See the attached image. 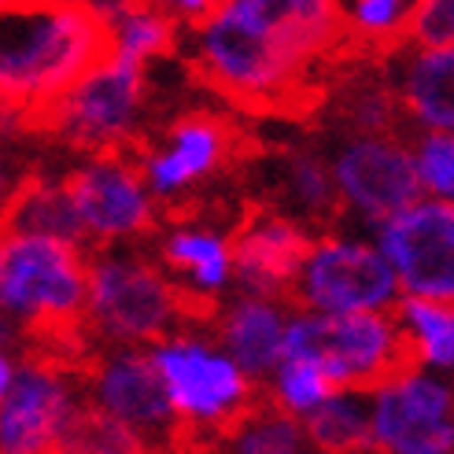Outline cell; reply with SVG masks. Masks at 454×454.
Returning a JSON list of instances; mask_svg holds the SVG:
<instances>
[{"label":"cell","mask_w":454,"mask_h":454,"mask_svg":"<svg viewBox=\"0 0 454 454\" xmlns=\"http://www.w3.org/2000/svg\"><path fill=\"white\" fill-rule=\"evenodd\" d=\"M82 399V362L22 348V366L0 399V454H49Z\"/></svg>","instance_id":"4fadbf2b"},{"label":"cell","mask_w":454,"mask_h":454,"mask_svg":"<svg viewBox=\"0 0 454 454\" xmlns=\"http://www.w3.org/2000/svg\"><path fill=\"white\" fill-rule=\"evenodd\" d=\"M89 8L104 22L111 56L148 67V71L159 63H174L181 56L185 30L159 8L145 4V0H89Z\"/></svg>","instance_id":"7402d4cb"},{"label":"cell","mask_w":454,"mask_h":454,"mask_svg":"<svg viewBox=\"0 0 454 454\" xmlns=\"http://www.w3.org/2000/svg\"><path fill=\"white\" fill-rule=\"evenodd\" d=\"M152 71L104 52L37 122V141L67 159L137 152L152 133Z\"/></svg>","instance_id":"8992f818"},{"label":"cell","mask_w":454,"mask_h":454,"mask_svg":"<svg viewBox=\"0 0 454 454\" xmlns=\"http://www.w3.org/2000/svg\"><path fill=\"white\" fill-rule=\"evenodd\" d=\"M317 104L325 107L336 133H384L403 122L388 67L373 56H355V67L344 71L333 67Z\"/></svg>","instance_id":"44dd1931"},{"label":"cell","mask_w":454,"mask_h":454,"mask_svg":"<svg viewBox=\"0 0 454 454\" xmlns=\"http://www.w3.org/2000/svg\"><path fill=\"white\" fill-rule=\"evenodd\" d=\"M262 388L266 399L292 418H307L314 406H322L333 392H340L322 373V366H314L307 358H281V366L262 380Z\"/></svg>","instance_id":"f1b7e54d"},{"label":"cell","mask_w":454,"mask_h":454,"mask_svg":"<svg viewBox=\"0 0 454 454\" xmlns=\"http://www.w3.org/2000/svg\"><path fill=\"white\" fill-rule=\"evenodd\" d=\"M344 56L336 0H222L181 37V67L244 119L314 107Z\"/></svg>","instance_id":"6da1fadb"},{"label":"cell","mask_w":454,"mask_h":454,"mask_svg":"<svg viewBox=\"0 0 454 454\" xmlns=\"http://www.w3.org/2000/svg\"><path fill=\"white\" fill-rule=\"evenodd\" d=\"M288 317H292L288 300L252 296V292H230V296L207 314L203 325L211 329V336L247 377L262 384L285 358Z\"/></svg>","instance_id":"ac0fdd59"},{"label":"cell","mask_w":454,"mask_h":454,"mask_svg":"<svg viewBox=\"0 0 454 454\" xmlns=\"http://www.w3.org/2000/svg\"><path fill=\"white\" fill-rule=\"evenodd\" d=\"M262 181H266L262 203L300 218L310 230H325V225L340 222V203H336V185H333L325 148L307 141L274 148L266 155Z\"/></svg>","instance_id":"d6986e66"},{"label":"cell","mask_w":454,"mask_h":454,"mask_svg":"<svg viewBox=\"0 0 454 454\" xmlns=\"http://www.w3.org/2000/svg\"><path fill=\"white\" fill-rule=\"evenodd\" d=\"M85 281L89 247L0 225V310L19 325L27 348L85 362Z\"/></svg>","instance_id":"3957f363"},{"label":"cell","mask_w":454,"mask_h":454,"mask_svg":"<svg viewBox=\"0 0 454 454\" xmlns=\"http://www.w3.org/2000/svg\"><path fill=\"white\" fill-rule=\"evenodd\" d=\"M303 433L310 447L322 454H355L373 447L370 436V395L366 392H333L322 406L303 418Z\"/></svg>","instance_id":"484cf974"},{"label":"cell","mask_w":454,"mask_h":454,"mask_svg":"<svg viewBox=\"0 0 454 454\" xmlns=\"http://www.w3.org/2000/svg\"><path fill=\"white\" fill-rule=\"evenodd\" d=\"M370 436L384 454H450L454 392L428 370H403L370 392Z\"/></svg>","instance_id":"2e32d148"},{"label":"cell","mask_w":454,"mask_h":454,"mask_svg":"<svg viewBox=\"0 0 454 454\" xmlns=\"http://www.w3.org/2000/svg\"><path fill=\"white\" fill-rule=\"evenodd\" d=\"M411 148L421 196H433L454 207V137H447V133H414Z\"/></svg>","instance_id":"f546056e"},{"label":"cell","mask_w":454,"mask_h":454,"mask_svg":"<svg viewBox=\"0 0 454 454\" xmlns=\"http://www.w3.org/2000/svg\"><path fill=\"white\" fill-rule=\"evenodd\" d=\"M145 4L159 8L167 19H174L181 30H189V27H196L200 19H207L222 0H145Z\"/></svg>","instance_id":"d6a6232c"},{"label":"cell","mask_w":454,"mask_h":454,"mask_svg":"<svg viewBox=\"0 0 454 454\" xmlns=\"http://www.w3.org/2000/svg\"><path fill=\"white\" fill-rule=\"evenodd\" d=\"M247 155L240 115L222 104L181 107L167 122L152 126L133 159L163 211L203 203L218 181H225Z\"/></svg>","instance_id":"52a82bcc"},{"label":"cell","mask_w":454,"mask_h":454,"mask_svg":"<svg viewBox=\"0 0 454 454\" xmlns=\"http://www.w3.org/2000/svg\"><path fill=\"white\" fill-rule=\"evenodd\" d=\"M59 177L89 252L148 244L159 218L167 215L152 196L133 152L71 155L59 163Z\"/></svg>","instance_id":"30bf717a"},{"label":"cell","mask_w":454,"mask_h":454,"mask_svg":"<svg viewBox=\"0 0 454 454\" xmlns=\"http://www.w3.org/2000/svg\"><path fill=\"white\" fill-rule=\"evenodd\" d=\"M82 392L89 403L145 436L159 454H177L181 428L163 377L145 348H93L82 362Z\"/></svg>","instance_id":"5bb4252c"},{"label":"cell","mask_w":454,"mask_h":454,"mask_svg":"<svg viewBox=\"0 0 454 454\" xmlns=\"http://www.w3.org/2000/svg\"><path fill=\"white\" fill-rule=\"evenodd\" d=\"M30 170H34V163L22 155V141L0 133V225L8 222V211H12V203Z\"/></svg>","instance_id":"1f68e13d"},{"label":"cell","mask_w":454,"mask_h":454,"mask_svg":"<svg viewBox=\"0 0 454 454\" xmlns=\"http://www.w3.org/2000/svg\"><path fill=\"white\" fill-rule=\"evenodd\" d=\"M288 300L317 314H366L395 310L403 292L373 230L333 222L314 230Z\"/></svg>","instance_id":"9c48e42d"},{"label":"cell","mask_w":454,"mask_h":454,"mask_svg":"<svg viewBox=\"0 0 454 454\" xmlns=\"http://www.w3.org/2000/svg\"><path fill=\"white\" fill-rule=\"evenodd\" d=\"M406 44H414V49H454V0H418Z\"/></svg>","instance_id":"4dcf8cb0"},{"label":"cell","mask_w":454,"mask_h":454,"mask_svg":"<svg viewBox=\"0 0 454 454\" xmlns=\"http://www.w3.org/2000/svg\"><path fill=\"white\" fill-rule=\"evenodd\" d=\"M0 344H4V348H27V340H22L19 325L12 322L4 310H0Z\"/></svg>","instance_id":"e575fe53"},{"label":"cell","mask_w":454,"mask_h":454,"mask_svg":"<svg viewBox=\"0 0 454 454\" xmlns=\"http://www.w3.org/2000/svg\"><path fill=\"white\" fill-rule=\"evenodd\" d=\"M19 366H22V348H4V344H0V399L8 395Z\"/></svg>","instance_id":"836d02e7"},{"label":"cell","mask_w":454,"mask_h":454,"mask_svg":"<svg viewBox=\"0 0 454 454\" xmlns=\"http://www.w3.org/2000/svg\"><path fill=\"white\" fill-rule=\"evenodd\" d=\"M450 52H454V49H450Z\"/></svg>","instance_id":"8d00e7d4"},{"label":"cell","mask_w":454,"mask_h":454,"mask_svg":"<svg viewBox=\"0 0 454 454\" xmlns=\"http://www.w3.org/2000/svg\"><path fill=\"white\" fill-rule=\"evenodd\" d=\"M399 100V115L414 133H447L454 137V52L403 44L384 56Z\"/></svg>","instance_id":"ffe728a7"},{"label":"cell","mask_w":454,"mask_h":454,"mask_svg":"<svg viewBox=\"0 0 454 454\" xmlns=\"http://www.w3.org/2000/svg\"><path fill=\"white\" fill-rule=\"evenodd\" d=\"M200 322L189 300L155 262L148 244L89 252L82 329L93 348H152L174 329Z\"/></svg>","instance_id":"5b68a950"},{"label":"cell","mask_w":454,"mask_h":454,"mask_svg":"<svg viewBox=\"0 0 454 454\" xmlns=\"http://www.w3.org/2000/svg\"><path fill=\"white\" fill-rule=\"evenodd\" d=\"M285 358H307L348 392H373L388 377L411 370L395 310L366 314H317L292 307L285 333Z\"/></svg>","instance_id":"ba28073f"},{"label":"cell","mask_w":454,"mask_h":454,"mask_svg":"<svg viewBox=\"0 0 454 454\" xmlns=\"http://www.w3.org/2000/svg\"><path fill=\"white\" fill-rule=\"evenodd\" d=\"M384 259L411 300L454 303V207L418 196L373 230Z\"/></svg>","instance_id":"9a60e30c"},{"label":"cell","mask_w":454,"mask_h":454,"mask_svg":"<svg viewBox=\"0 0 454 454\" xmlns=\"http://www.w3.org/2000/svg\"><path fill=\"white\" fill-rule=\"evenodd\" d=\"M0 4H12V0H0Z\"/></svg>","instance_id":"d590c367"},{"label":"cell","mask_w":454,"mask_h":454,"mask_svg":"<svg viewBox=\"0 0 454 454\" xmlns=\"http://www.w3.org/2000/svg\"><path fill=\"white\" fill-rule=\"evenodd\" d=\"M418 0H336L348 56L384 59L406 44Z\"/></svg>","instance_id":"603a6c76"},{"label":"cell","mask_w":454,"mask_h":454,"mask_svg":"<svg viewBox=\"0 0 454 454\" xmlns=\"http://www.w3.org/2000/svg\"><path fill=\"white\" fill-rule=\"evenodd\" d=\"M107 52L89 0L0 4V133L34 141L37 122Z\"/></svg>","instance_id":"7a4b0ae2"},{"label":"cell","mask_w":454,"mask_h":454,"mask_svg":"<svg viewBox=\"0 0 454 454\" xmlns=\"http://www.w3.org/2000/svg\"><path fill=\"white\" fill-rule=\"evenodd\" d=\"M181 428L177 454H203L230 440L262 403V384L247 377L203 322H189L148 348Z\"/></svg>","instance_id":"277c9868"},{"label":"cell","mask_w":454,"mask_h":454,"mask_svg":"<svg viewBox=\"0 0 454 454\" xmlns=\"http://www.w3.org/2000/svg\"><path fill=\"white\" fill-rule=\"evenodd\" d=\"M340 222L377 230L421 196L411 137L399 129L384 133H336L325 148Z\"/></svg>","instance_id":"8fae6325"},{"label":"cell","mask_w":454,"mask_h":454,"mask_svg":"<svg viewBox=\"0 0 454 454\" xmlns=\"http://www.w3.org/2000/svg\"><path fill=\"white\" fill-rule=\"evenodd\" d=\"M49 454H159L145 436H137L129 425L100 411L97 403L82 399L71 421L63 425L59 440L49 447Z\"/></svg>","instance_id":"4316f807"},{"label":"cell","mask_w":454,"mask_h":454,"mask_svg":"<svg viewBox=\"0 0 454 454\" xmlns=\"http://www.w3.org/2000/svg\"><path fill=\"white\" fill-rule=\"evenodd\" d=\"M8 225L82 244V233H78V222H74V211H71V200H67L59 167H34L27 174V181H22V189L12 203V211H8Z\"/></svg>","instance_id":"cb8c5ba5"},{"label":"cell","mask_w":454,"mask_h":454,"mask_svg":"<svg viewBox=\"0 0 454 454\" xmlns=\"http://www.w3.org/2000/svg\"><path fill=\"white\" fill-rule=\"evenodd\" d=\"M233 225L237 218L207 211L203 203H189V207L167 211L148 237L155 262L181 288L200 322H207V314L230 292H237Z\"/></svg>","instance_id":"7c38bea8"},{"label":"cell","mask_w":454,"mask_h":454,"mask_svg":"<svg viewBox=\"0 0 454 454\" xmlns=\"http://www.w3.org/2000/svg\"><path fill=\"white\" fill-rule=\"evenodd\" d=\"M237 454H307V433L303 421L285 414L274 403H259L252 414H247L237 433L230 436Z\"/></svg>","instance_id":"83f0119b"},{"label":"cell","mask_w":454,"mask_h":454,"mask_svg":"<svg viewBox=\"0 0 454 454\" xmlns=\"http://www.w3.org/2000/svg\"><path fill=\"white\" fill-rule=\"evenodd\" d=\"M314 230L270 203H252L233 225L237 292L288 300ZM292 303V300H288Z\"/></svg>","instance_id":"e0dca14e"},{"label":"cell","mask_w":454,"mask_h":454,"mask_svg":"<svg viewBox=\"0 0 454 454\" xmlns=\"http://www.w3.org/2000/svg\"><path fill=\"white\" fill-rule=\"evenodd\" d=\"M395 322L418 370H454V303L403 296Z\"/></svg>","instance_id":"d4e9b609"}]
</instances>
